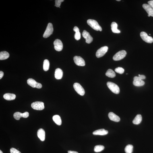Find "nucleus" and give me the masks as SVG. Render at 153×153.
Here are the masks:
<instances>
[{
	"label": "nucleus",
	"mask_w": 153,
	"mask_h": 153,
	"mask_svg": "<svg viewBox=\"0 0 153 153\" xmlns=\"http://www.w3.org/2000/svg\"><path fill=\"white\" fill-rule=\"evenodd\" d=\"M87 23L89 26L95 30L100 31H101L102 30L101 27L96 20L93 19H88L87 21Z\"/></svg>",
	"instance_id": "f257e3e1"
},
{
	"label": "nucleus",
	"mask_w": 153,
	"mask_h": 153,
	"mask_svg": "<svg viewBox=\"0 0 153 153\" xmlns=\"http://www.w3.org/2000/svg\"><path fill=\"white\" fill-rule=\"evenodd\" d=\"M107 86L111 91L115 94H118L120 92V89L118 86L113 83L108 82Z\"/></svg>",
	"instance_id": "f03ea898"
},
{
	"label": "nucleus",
	"mask_w": 153,
	"mask_h": 153,
	"mask_svg": "<svg viewBox=\"0 0 153 153\" xmlns=\"http://www.w3.org/2000/svg\"><path fill=\"white\" fill-rule=\"evenodd\" d=\"M53 25L52 23H48L47 27L43 35V37L44 38L49 37L51 34H53Z\"/></svg>",
	"instance_id": "7ed1b4c3"
},
{
	"label": "nucleus",
	"mask_w": 153,
	"mask_h": 153,
	"mask_svg": "<svg viewBox=\"0 0 153 153\" xmlns=\"http://www.w3.org/2000/svg\"><path fill=\"white\" fill-rule=\"evenodd\" d=\"M127 54L125 50L120 51L114 56L113 59L115 61L121 60L125 57Z\"/></svg>",
	"instance_id": "20e7f679"
},
{
	"label": "nucleus",
	"mask_w": 153,
	"mask_h": 153,
	"mask_svg": "<svg viewBox=\"0 0 153 153\" xmlns=\"http://www.w3.org/2000/svg\"><path fill=\"white\" fill-rule=\"evenodd\" d=\"M73 88L77 93L81 96H84L85 94V91L84 88L78 83H75L73 84Z\"/></svg>",
	"instance_id": "39448f33"
},
{
	"label": "nucleus",
	"mask_w": 153,
	"mask_h": 153,
	"mask_svg": "<svg viewBox=\"0 0 153 153\" xmlns=\"http://www.w3.org/2000/svg\"><path fill=\"white\" fill-rule=\"evenodd\" d=\"M27 83L29 85L33 88H36L40 89L42 87V85L40 83H38L32 78L29 79L27 81Z\"/></svg>",
	"instance_id": "423d86ee"
},
{
	"label": "nucleus",
	"mask_w": 153,
	"mask_h": 153,
	"mask_svg": "<svg viewBox=\"0 0 153 153\" xmlns=\"http://www.w3.org/2000/svg\"><path fill=\"white\" fill-rule=\"evenodd\" d=\"M31 107L33 109L38 110H43L44 108L43 102L38 101L33 103L31 104Z\"/></svg>",
	"instance_id": "0eeeda50"
},
{
	"label": "nucleus",
	"mask_w": 153,
	"mask_h": 153,
	"mask_svg": "<svg viewBox=\"0 0 153 153\" xmlns=\"http://www.w3.org/2000/svg\"><path fill=\"white\" fill-rule=\"evenodd\" d=\"M108 48L107 46H104L98 49L96 53L97 57L99 58L103 56L108 51Z\"/></svg>",
	"instance_id": "6e6552de"
},
{
	"label": "nucleus",
	"mask_w": 153,
	"mask_h": 153,
	"mask_svg": "<svg viewBox=\"0 0 153 153\" xmlns=\"http://www.w3.org/2000/svg\"><path fill=\"white\" fill-rule=\"evenodd\" d=\"M140 36L143 40L147 43H152L153 42V38L151 36H149L146 32H141Z\"/></svg>",
	"instance_id": "1a4fd4ad"
},
{
	"label": "nucleus",
	"mask_w": 153,
	"mask_h": 153,
	"mask_svg": "<svg viewBox=\"0 0 153 153\" xmlns=\"http://www.w3.org/2000/svg\"><path fill=\"white\" fill-rule=\"evenodd\" d=\"M54 48L58 51H60L63 50V44L62 41L59 39H56L54 42Z\"/></svg>",
	"instance_id": "9d476101"
},
{
	"label": "nucleus",
	"mask_w": 153,
	"mask_h": 153,
	"mask_svg": "<svg viewBox=\"0 0 153 153\" xmlns=\"http://www.w3.org/2000/svg\"><path fill=\"white\" fill-rule=\"evenodd\" d=\"M73 60L76 65L79 66H84L86 65L84 60L79 56H75L73 58Z\"/></svg>",
	"instance_id": "9b49d317"
},
{
	"label": "nucleus",
	"mask_w": 153,
	"mask_h": 153,
	"mask_svg": "<svg viewBox=\"0 0 153 153\" xmlns=\"http://www.w3.org/2000/svg\"><path fill=\"white\" fill-rule=\"evenodd\" d=\"M82 36L86 40V42L87 43L89 44L91 43L93 40V39L91 36L90 35L89 33L86 30L83 31L82 33Z\"/></svg>",
	"instance_id": "f8f14e48"
},
{
	"label": "nucleus",
	"mask_w": 153,
	"mask_h": 153,
	"mask_svg": "<svg viewBox=\"0 0 153 153\" xmlns=\"http://www.w3.org/2000/svg\"><path fill=\"white\" fill-rule=\"evenodd\" d=\"M144 81L141 80L138 77L135 76L133 78V84L134 86L137 87L142 86L145 84Z\"/></svg>",
	"instance_id": "ddd939ff"
},
{
	"label": "nucleus",
	"mask_w": 153,
	"mask_h": 153,
	"mask_svg": "<svg viewBox=\"0 0 153 153\" xmlns=\"http://www.w3.org/2000/svg\"><path fill=\"white\" fill-rule=\"evenodd\" d=\"M143 8L147 12L148 15L153 17V8L150 5L147 4H144L142 6Z\"/></svg>",
	"instance_id": "4468645a"
},
{
	"label": "nucleus",
	"mask_w": 153,
	"mask_h": 153,
	"mask_svg": "<svg viewBox=\"0 0 153 153\" xmlns=\"http://www.w3.org/2000/svg\"><path fill=\"white\" fill-rule=\"evenodd\" d=\"M37 135L40 140L44 141L45 139V132L43 129H40L38 130L37 132Z\"/></svg>",
	"instance_id": "2eb2a0df"
},
{
	"label": "nucleus",
	"mask_w": 153,
	"mask_h": 153,
	"mask_svg": "<svg viewBox=\"0 0 153 153\" xmlns=\"http://www.w3.org/2000/svg\"><path fill=\"white\" fill-rule=\"evenodd\" d=\"M108 117L111 120L116 122H119L120 119L118 116L115 115L113 112H110L108 114Z\"/></svg>",
	"instance_id": "dca6fc26"
},
{
	"label": "nucleus",
	"mask_w": 153,
	"mask_h": 153,
	"mask_svg": "<svg viewBox=\"0 0 153 153\" xmlns=\"http://www.w3.org/2000/svg\"><path fill=\"white\" fill-rule=\"evenodd\" d=\"M63 72L62 70L59 68H58L55 70V76L56 79H60L62 78Z\"/></svg>",
	"instance_id": "f3484780"
},
{
	"label": "nucleus",
	"mask_w": 153,
	"mask_h": 153,
	"mask_svg": "<svg viewBox=\"0 0 153 153\" xmlns=\"http://www.w3.org/2000/svg\"><path fill=\"white\" fill-rule=\"evenodd\" d=\"M108 131L104 129H100L95 131L93 132V134L94 135H105L108 133Z\"/></svg>",
	"instance_id": "a211bd4d"
},
{
	"label": "nucleus",
	"mask_w": 153,
	"mask_h": 153,
	"mask_svg": "<svg viewBox=\"0 0 153 153\" xmlns=\"http://www.w3.org/2000/svg\"><path fill=\"white\" fill-rule=\"evenodd\" d=\"M3 98L6 100H14L16 98V96L15 95L11 93H6L3 95Z\"/></svg>",
	"instance_id": "6ab92c4d"
},
{
	"label": "nucleus",
	"mask_w": 153,
	"mask_h": 153,
	"mask_svg": "<svg viewBox=\"0 0 153 153\" xmlns=\"http://www.w3.org/2000/svg\"><path fill=\"white\" fill-rule=\"evenodd\" d=\"M73 30L75 32L74 35L75 39L77 40H80L81 38V34L79 30L78 27L75 26L73 29Z\"/></svg>",
	"instance_id": "aec40b11"
},
{
	"label": "nucleus",
	"mask_w": 153,
	"mask_h": 153,
	"mask_svg": "<svg viewBox=\"0 0 153 153\" xmlns=\"http://www.w3.org/2000/svg\"><path fill=\"white\" fill-rule=\"evenodd\" d=\"M111 27L112 32L113 33H119L121 32L120 31L117 29L118 25L116 22H112L111 25Z\"/></svg>",
	"instance_id": "412c9836"
},
{
	"label": "nucleus",
	"mask_w": 153,
	"mask_h": 153,
	"mask_svg": "<svg viewBox=\"0 0 153 153\" xmlns=\"http://www.w3.org/2000/svg\"><path fill=\"white\" fill-rule=\"evenodd\" d=\"M9 57V54L8 52L6 51L1 52L0 53V60H3L6 59Z\"/></svg>",
	"instance_id": "4be33fe9"
},
{
	"label": "nucleus",
	"mask_w": 153,
	"mask_h": 153,
	"mask_svg": "<svg viewBox=\"0 0 153 153\" xmlns=\"http://www.w3.org/2000/svg\"><path fill=\"white\" fill-rule=\"evenodd\" d=\"M142 117L140 114L137 115L133 120V123L135 125H138L142 121Z\"/></svg>",
	"instance_id": "5701e85b"
},
{
	"label": "nucleus",
	"mask_w": 153,
	"mask_h": 153,
	"mask_svg": "<svg viewBox=\"0 0 153 153\" xmlns=\"http://www.w3.org/2000/svg\"><path fill=\"white\" fill-rule=\"evenodd\" d=\"M53 121L58 125H61L62 124V120L60 116L58 115H54L53 117Z\"/></svg>",
	"instance_id": "b1692460"
},
{
	"label": "nucleus",
	"mask_w": 153,
	"mask_h": 153,
	"mask_svg": "<svg viewBox=\"0 0 153 153\" xmlns=\"http://www.w3.org/2000/svg\"><path fill=\"white\" fill-rule=\"evenodd\" d=\"M106 76L110 78H113L116 76L115 73L111 69H108L106 73Z\"/></svg>",
	"instance_id": "393cba45"
},
{
	"label": "nucleus",
	"mask_w": 153,
	"mask_h": 153,
	"mask_svg": "<svg viewBox=\"0 0 153 153\" xmlns=\"http://www.w3.org/2000/svg\"><path fill=\"white\" fill-rule=\"evenodd\" d=\"M50 66L49 62L48 60H44V62L43 69L44 71H47L49 69Z\"/></svg>",
	"instance_id": "a878e982"
},
{
	"label": "nucleus",
	"mask_w": 153,
	"mask_h": 153,
	"mask_svg": "<svg viewBox=\"0 0 153 153\" xmlns=\"http://www.w3.org/2000/svg\"><path fill=\"white\" fill-rule=\"evenodd\" d=\"M133 147L132 145H128L126 147L125 151L126 153H132L133 151Z\"/></svg>",
	"instance_id": "bb28decb"
},
{
	"label": "nucleus",
	"mask_w": 153,
	"mask_h": 153,
	"mask_svg": "<svg viewBox=\"0 0 153 153\" xmlns=\"http://www.w3.org/2000/svg\"><path fill=\"white\" fill-rule=\"evenodd\" d=\"M13 117L15 119L19 120L21 118L24 117V115L23 113H21L19 112H16L14 114Z\"/></svg>",
	"instance_id": "cd10ccee"
},
{
	"label": "nucleus",
	"mask_w": 153,
	"mask_h": 153,
	"mask_svg": "<svg viewBox=\"0 0 153 153\" xmlns=\"http://www.w3.org/2000/svg\"><path fill=\"white\" fill-rule=\"evenodd\" d=\"M104 149V147L102 145H97L94 147V151L96 152H101Z\"/></svg>",
	"instance_id": "c85d7f7f"
},
{
	"label": "nucleus",
	"mask_w": 153,
	"mask_h": 153,
	"mask_svg": "<svg viewBox=\"0 0 153 153\" xmlns=\"http://www.w3.org/2000/svg\"><path fill=\"white\" fill-rule=\"evenodd\" d=\"M115 71L119 74H122L124 72L125 70L122 67H119L115 69Z\"/></svg>",
	"instance_id": "c756f323"
},
{
	"label": "nucleus",
	"mask_w": 153,
	"mask_h": 153,
	"mask_svg": "<svg viewBox=\"0 0 153 153\" xmlns=\"http://www.w3.org/2000/svg\"><path fill=\"white\" fill-rule=\"evenodd\" d=\"M64 1V0H55V6L57 7H60L61 3Z\"/></svg>",
	"instance_id": "7c9ffc66"
},
{
	"label": "nucleus",
	"mask_w": 153,
	"mask_h": 153,
	"mask_svg": "<svg viewBox=\"0 0 153 153\" xmlns=\"http://www.w3.org/2000/svg\"><path fill=\"white\" fill-rule=\"evenodd\" d=\"M10 151L11 153H21L19 151L14 148H11Z\"/></svg>",
	"instance_id": "2f4dec72"
},
{
	"label": "nucleus",
	"mask_w": 153,
	"mask_h": 153,
	"mask_svg": "<svg viewBox=\"0 0 153 153\" xmlns=\"http://www.w3.org/2000/svg\"><path fill=\"white\" fill-rule=\"evenodd\" d=\"M138 77L141 80H143V79H144L146 78V76L144 75H140L139 74Z\"/></svg>",
	"instance_id": "473e14b6"
},
{
	"label": "nucleus",
	"mask_w": 153,
	"mask_h": 153,
	"mask_svg": "<svg viewBox=\"0 0 153 153\" xmlns=\"http://www.w3.org/2000/svg\"><path fill=\"white\" fill-rule=\"evenodd\" d=\"M148 4L153 8V0L148 1Z\"/></svg>",
	"instance_id": "72a5a7b5"
},
{
	"label": "nucleus",
	"mask_w": 153,
	"mask_h": 153,
	"mask_svg": "<svg viewBox=\"0 0 153 153\" xmlns=\"http://www.w3.org/2000/svg\"><path fill=\"white\" fill-rule=\"evenodd\" d=\"M4 75V73L2 71H0V79L2 78Z\"/></svg>",
	"instance_id": "f704fd0d"
},
{
	"label": "nucleus",
	"mask_w": 153,
	"mask_h": 153,
	"mask_svg": "<svg viewBox=\"0 0 153 153\" xmlns=\"http://www.w3.org/2000/svg\"><path fill=\"white\" fill-rule=\"evenodd\" d=\"M68 153H79L76 152H75V151H69L68 152Z\"/></svg>",
	"instance_id": "c9c22d12"
},
{
	"label": "nucleus",
	"mask_w": 153,
	"mask_h": 153,
	"mask_svg": "<svg viewBox=\"0 0 153 153\" xmlns=\"http://www.w3.org/2000/svg\"><path fill=\"white\" fill-rule=\"evenodd\" d=\"M0 153H3V152H2L1 150H0Z\"/></svg>",
	"instance_id": "e433bc0d"
},
{
	"label": "nucleus",
	"mask_w": 153,
	"mask_h": 153,
	"mask_svg": "<svg viewBox=\"0 0 153 153\" xmlns=\"http://www.w3.org/2000/svg\"><path fill=\"white\" fill-rule=\"evenodd\" d=\"M117 1H120L121 0H117Z\"/></svg>",
	"instance_id": "4c0bfd02"
},
{
	"label": "nucleus",
	"mask_w": 153,
	"mask_h": 153,
	"mask_svg": "<svg viewBox=\"0 0 153 153\" xmlns=\"http://www.w3.org/2000/svg\"><path fill=\"white\" fill-rule=\"evenodd\" d=\"M148 16L149 17H150V15H148Z\"/></svg>",
	"instance_id": "58836bf2"
}]
</instances>
